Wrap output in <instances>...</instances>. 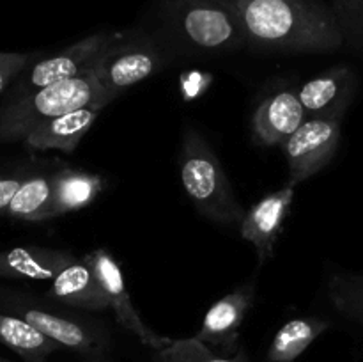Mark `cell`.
<instances>
[{
    "label": "cell",
    "mask_w": 363,
    "mask_h": 362,
    "mask_svg": "<svg viewBox=\"0 0 363 362\" xmlns=\"http://www.w3.org/2000/svg\"><path fill=\"white\" fill-rule=\"evenodd\" d=\"M30 55L18 52H0V94L27 67Z\"/></svg>",
    "instance_id": "603a6c76"
},
{
    "label": "cell",
    "mask_w": 363,
    "mask_h": 362,
    "mask_svg": "<svg viewBox=\"0 0 363 362\" xmlns=\"http://www.w3.org/2000/svg\"><path fill=\"white\" fill-rule=\"evenodd\" d=\"M160 66V53L144 41L119 38L99 59L94 73L106 96L113 99L131 85L145 80Z\"/></svg>",
    "instance_id": "ba28073f"
},
{
    "label": "cell",
    "mask_w": 363,
    "mask_h": 362,
    "mask_svg": "<svg viewBox=\"0 0 363 362\" xmlns=\"http://www.w3.org/2000/svg\"><path fill=\"white\" fill-rule=\"evenodd\" d=\"M6 307L11 314L25 319L46 337L60 344V348H69L78 353H99L106 343L105 336L94 325L73 316L46 311L25 298L11 297Z\"/></svg>",
    "instance_id": "52a82bcc"
},
{
    "label": "cell",
    "mask_w": 363,
    "mask_h": 362,
    "mask_svg": "<svg viewBox=\"0 0 363 362\" xmlns=\"http://www.w3.org/2000/svg\"><path fill=\"white\" fill-rule=\"evenodd\" d=\"M0 343L6 344L27 362H43L60 344L46 337L25 319L0 312Z\"/></svg>",
    "instance_id": "ac0fdd59"
},
{
    "label": "cell",
    "mask_w": 363,
    "mask_h": 362,
    "mask_svg": "<svg viewBox=\"0 0 363 362\" xmlns=\"http://www.w3.org/2000/svg\"><path fill=\"white\" fill-rule=\"evenodd\" d=\"M340 142V119L307 117L301 126L284 142L289 162V183L296 187L328 165Z\"/></svg>",
    "instance_id": "8992f818"
},
{
    "label": "cell",
    "mask_w": 363,
    "mask_h": 362,
    "mask_svg": "<svg viewBox=\"0 0 363 362\" xmlns=\"http://www.w3.org/2000/svg\"><path fill=\"white\" fill-rule=\"evenodd\" d=\"M105 180L84 170L62 169L53 174V195L46 209V220L77 212L91 204L103 190Z\"/></svg>",
    "instance_id": "e0dca14e"
},
{
    "label": "cell",
    "mask_w": 363,
    "mask_h": 362,
    "mask_svg": "<svg viewBox=\"0 0 363 362\" xmlns=\"http://www.w3.org/2000/svg\"><path fill=\"white\" fill-rule=\"evenodd\" d=\"M0 362H9V361H4V358H0Z\"/></svg>",
    "instance_id": "484cf974"
},
{
    "label": "cell",
    "mask_w": 363,
    "mask_h": 362,
    "mask_svg": "<svg viewBox=\"0 0 363 362\" xmlns=\"http://www.w3.org/2000/svg\"><path fill=\"white\" fill-rule=\"evenodd\" d=\"M21 181H23L21 176H0V213L7 212Z\"/></svg>",
    "instance_id": "d4e9b609"
},
{
    "label": "cell",
    "mask_w": 363,
    "mask_h": 362,
    "mask_svg": "<svg viewBox=\"0 0 363 362\" xmlns=\"http://www.w3.org/2000/svg\"><path fill=\"white\" fill-rule=\"evenodd\" d=\"M106 105L108 102H96L73 112L53 117L34 128L23 142L32 149H41V151L43 149H60L64 153L74 151Z\"/></svg>",
    "instance_id": "4fadbf2b"
},
{
    "label": "cell",
    "mask_w": 363,
    "mask_h": 362,
    "mask_svg": "<svg viewBox=\"0 0 363 362\" xmlns=\"http://www.w3.org/2000/svg\"><path fill=\"white\" fill-rule=\"evenodd\" d=\"M358 80L350 66H335L326 73L305 82L298 98L308 117L342 119L357 92Z\"/></svg>",
    "instance_id": "30bf717a"
},
{
    "label": "cell",
    "mask_w": 363,
    "mask_h": 362,
    "mask_svg": "<svg viewBox=\"0 0 363 362\" xmlns=\"http://www.w3.org/2000/svg\"><path fill=\"white\" fill-rule=\"evenodd\" d=\"M170 18L186 41L209 52H222L247 41L230 0H167Z\"/></svg>",
    "instance_id": "277c9868"
},
{
    "label": "cell",
    "mask_w": 363,
    "mask_h": 362,
    "mask_svg": "<svg viewBox=\"0 0 363 362\" xmlns=\"http://www.w3.org/2000/svg\"><path fill=\"white\" fill-rule=\"evenodd\" d=\"M337 9L340 16L339 21L363 32V0H337Z\"/></svg>",
    "instance_id": "cb8c5ba5"
},
{
    "label": "cell",
    "mask_w": 363,
    "mask_h": 362,
    "mask_svg": "<svg viewBox=\"0 0 363 362\" xmlns=\"http://www.w3.org/2000/svg\"><path fill=\"white\" fill-rule=\"evenodd\" d=\"M247 41L287 52H332L344 41L339 18L315 0H230Z\"/></svg>",
    "instance_id": "6da1fadb"
},
{
    "label": "cell",
    "mask_w": 363,
    "mask_h": 362,
    "mask_svg": "<svg viewBox=\"0 0 363 362\" xmlns=\"http://www.w3.org/2000/svg\"><path fill=\"white\" fill-rule=\"evenodd\" d=\"M179 172L188 197L199 212L220 224L241 222L243 208L234 195L225 169L206 138L186 128L179 155Z\"/></svg>",
    "instance_id": "3957f363"
},
{
    "label": "cell",
    "mask_w": 363,
    "mask_h": 362,
    "mask_svg": "<svg viewBox=\"0 0 363 362\" xmlns=\"http://www.w3.org/2000/svg\"><path fill=\"white\" fill-rule=\"evenodd\" d=\"M96 102H112L94 70L71 80L38 89L23 98L9 99L0 110V142L25 141L39 124Z\"/></svg>",
    "instance_id": "7a4b0ae2"
},
{
    "label": "cell",
    "mask_w": 363,
    "mask_h": 362,
    "mask_svg": "<svg viewBox=\"0 0 363 362\" xmlns=\"http://www.w3.org/2000/svg\"><path fill=\"white\" fill-rule=\"evenodd\" d=\"M294 187L280 188L255 202L241 220V236L259 252V261L272 258L273 247L284 231V222L293 206Z\"/></svg>",
    "instance_id": "8fae6325"
},
{
    "label": "cell",
    "mask_w": 363,
    "mask_h": 362,
    "mask_svg": "<svg viewBox=\"0 0 363 362\" xmlns=\"http://www.w3.org/2000/svg\"><path fill=\"white\" fill-rule=\"evenodd\" d=\"M74 256L43 247H14L0 252V277L16 280H53Z\"/></svg>",
    "instance_id": "2e32d148"
},
{
    "label": "cell",
    "mask_w": 363,
    "mask_h": 362,
    "mask_svg": "<svg viewBox=\"0 0 363 362\" xmlns=\"http://www.w3.org/2000/svg\"><path fill=\"white\" fill-rule=\"evenodd\" d=\"M46 297L60 304L85 309V311L99 312L110 309L105 290L99 284L94 270L87 265L84 258L74 259L52 280Z\"/></svg>",
    "instance_id": "9a60e30c"
},
{
    "label": "cell",
    "mask_w": 363,
    "mask_h": 362,
    "mask_svg": "<svg viewBox=\"0 0 363 362\" xmlns=\"http://www.w3.org/2000/svg\"><path fill=\"white\" fill-rule=\"evenodd\" d=\"M119 38V34L89 35V38L80 39L74 45L67 46L66 50L59 52L57 55L39 60L18 82L11 99L23 98V96L46 87V85L71 80V78L89 73V71L98 66L99 59L105 55L106 50Z\"/></svg>",
    "instance_id": "5b68a950"
},
{
    "label": "cell",
    "mask_w": 363,
    "mask_h": 362,
    "mask_svg": "<svg viewBox=\"0 0 363 362\" xmlns=\"http://www.w3.org/2000/svg\"><path fill=\"white\" fill-rule=\"evenodd\" d=\"M53 195V174H32L23 177L16 195L7 208V215L27 222L46 220V209Z\"/></svg>",
    "instance_id": "ffe728a7"
},
{
    "label": "cell",
    "mask_w": 363,
    "mask_h": 362,
    "mask_svg": "<svg viewBox=\"0 0 363 362\" xmlns=\"http://www.w3.org/2000/svg\"><path fill=\"white\" fill-rule=\"evenodd\" d=\"M328 327L330 322L321 318L291 319L275 334L266 361L294 362Z\"/></svg>",
    "instance_id": "d6986e66"
},
{
    "label": "cell",
    "mask_w": 363,
    "mask_h": 362,
    "mask_svg": "<svg viewBox=\"0 0 363 362\" xmlns=\"http://www.w3.org/2000/svg\"><path fill=\"white\" fill-rule=\"evenodd\" d=\"M330 300L337 309L363 327V275L339 273L328 284Z\"/></svg>",
    "instance_id": "7402d4cb"
},
{
    "label": "cell",
    "mask_w": 363,
    "mask_h": 362,
    "mask_svg": "<svg viewBox=\"0 0 363 362\" xmlns=\"http://www.w3.org/2000/svg\"><path fill=\"white\" fill-rule=\"evenodd\" d=\"M92 362H98V361H92Z\"/></svg>",
    "instance_id": "4316f807"
},
{
    "label": "cell",
    "mask_w": 363,
    "mask_h": 362,
    "mask_svg": "<svg viewBox=\"0 0 363 362\" xmlns=\"http://www.w3.org/2000/svg\"><path fill=\"white\" fill-rule=\"evenodd\" d=\"M252 300H254V286L252 284L238 287L233 293L220 298L206 312L201 330L195 337L208 346L222 348L225 351L234 350L241 323H243L247 311L250 309Z\"/></svg>",
    "instance_id": "7c38bea8"
},
{
    "label": "cell",
    "mask_w": 363,
    "mask_h": 362,
    "mask_svg": "<svg viewBox=\"0 0 363 362\" xmlns=\"http://www.w3.org/2000/svg\"><path fill=\"white\" fill-rule=\"evenodd\" d=\"M151 362H248V358L243 351H238L234 357L218 355L197 337H184L172 339L165 348L156 350Z\"/></svg>",
    "instance_id": "44dd1931"
},
{
    "label": "cell",
    "mask_w": 363,
    "mask_h": 362,
    "mask_svg": "<svg viewBox=\"0 0 363 362\" xmlns=\"http://www.w3.org/2000/svg\"><path fill=\"white\" fill-rule=\"evenodd\" d=\"M307 119L298 92L280 91L259 105L252 119V130L262 144H284Z\"/></svg>",
    "instance_id": "5bb4252c"
},
{
    "label": "cell",
    "mask_w": 363,
    "mask_h": 362,
    "mask_svg": "<svg viewBox=\"0 0 363 362\" xmlns=\"http://www.w3.org/2000/svg\"><path fill=\"white\" fill-rule=\"evenodd\" d=\"M84 259L94 270L99 284H101L106 297H108L110 309L113 311L121 327L133 332L145 346H151L155 351L162 350L167 344L172 343L170 337L158 336L151 329H147L145 323L142 322L140 314L135 311L133 304H131V298L126 290V283H124L121 266L117 265V261L113 259V256L110 252H106L105 248H98V251H92L87 256H84Z\"/></svg>",
    "instance_id": "9c48e42d"
}]
</instances>
